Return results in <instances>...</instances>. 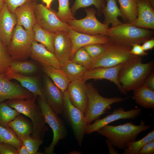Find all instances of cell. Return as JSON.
Returning a JSON list of instances; mask_svg holds the SVG:
<instances>
[{
	"label": "cell",
	"instance_id": "1",
	"mask_svg": "<svg viewBox=\"0 0 154 154\" xmlns=\"http://www.w3.org/2000/svg\"><path fill=\"white\" fill-rule=\"evenodd\" d=\"M154 67L153 60L143 63L141 56H136L123 63L118 74V82L126 92L133 91L145 83Z\"/></svg>",
	"mask_w": 154,
	"mask_h": 154
},
{
	"label": "cell",
	"instance_id": "2",
	"mask_svg": "<svg viewBox=\"0 0 154 154\" xmlns=\"http://www.w3.org/2000/svg\"><path fill=\"white\" fill-rule=\"evenodd\" d=\"M150 125H146L141 120L139 125L131 122L116 126L106 125L98 130L97 133L106 137L114 147L124 149L127 143L135 141L138 135L150 128Z\"/></svg>",
	"mask_w": 154,
	"mask_h": 154
},
{
	"label": "cell",
	"instance_id": "3",
	"mask_svg": "<svg viewBox=\"0 0 154 154\" xmlns=\"http://www.w3.org/2000/svg\"><path fill=\"white\" fill-rule=\"evenodd\" d=\"M37 97L33 96L27 99H9L5 103L29 117L32 121L33 129L31 136L43 140L45 133L48 129L40 109L36 103Z\"/></svg>",
	"mask_w": 154,
	"mask_h": 154
},
{
	"label": "cell",
	"instance_id": "4",
	"mask_svg": "<svg viewBox=\"0 0 154 154\" xmlns=\"http://www.w3.org/2000/svg\"><path fill=\"white\" fill-rule=\"evenodd\" d=\"M153 31L135 26L131 23H122L109 28L108 36L110 41L125 46H131L151 39Z\"/></svg>",
	"mask_w": 154,
	"mask_h": 154
},
{
	"label": "cell",
	"instance_id": "5",
	"mask_svg": "<svg viewBox=\"0 0 154 154\" xmlns=\"http://www.w3.org/2000/svg\"><path fill=\"white\" fill-rule=\"evenodd\" d=\"M86 90L88 105L85 117L88 125L106 113L107 110L111 108V105L121 102L130 98L120 97H104L99 94L98 90L91 82L86 83Z\"/></svg>",
	"mask_w": 154,
	"mask_h": 154
},
{
	"label": "cell",
	"instance_id": "6",
	"mask_svg": "<svg viewBox=\"0 0 154 154\" xmlns=\"http://www.w3.org/2000/svg\"><path fill=\"white\" fill-rule=\"evenodd\" d=\"M34 37L33 30H26L22 26L16 25L13 31L10 45L7 48L12 61L27 60L29 57Z\"/></svg>",
	"mask_w": 154,
	"mask_h": 154
},
{
	"label": "cell",
	"instance_id": "7",
	"mask_svg": "<svg viewBox=\"0 0 154 154\" xmlns=\"http://www.w3.org/2000/svg\"><path fill=\"white\" fill-rule=\"evenodd\" d=\"M104 44L105 50L100 56L93 60L88 70L97 67L116 66L136 56L130 53L132 46H125L111 41Z\"/></svg>",
	"mask_w": 154,
	"mask_h": 154
},
{
	"label": "cell",
	"instance_id": "8",
	"mask_svg": "<svg viewBox=\"0 0 154 154\" xmlns=\"http://www.w3.org/2000/svg\"><path fill=\"white\" fill-rule=\"evenodd\" d=\"M37 102L42 113L47 123L52 128L53 133V139L50 145L44 148V153L54 154L55 147L61 140L65 138L67 135L66 126L62 120L50 107L45 100L37 96Z\"/></svg>",
	"mask_w": 154,
	"mask_h": 154
},
{
	"label": "cell",
	"instance_id": "9",
	"mask_svg": "<svg viewBox=\"0 0 154 154\" xmlns=\"http://www.w3.org/2000/svg\"><path fill=\"white\" fill-rule=\"evenodd\" d=\"M63 112L66 119L70 125L79 145L81 146L88 125L86 121L85 114L74 106L69 99L67 90L64 92Z\"/></svg>",
	"mask_w": 154,
	"mask_h": 154
},
{
	"label": "cell",
	"instance_id": "10",
	"mask_svg": "<svg viewBox=\"0 0 154 154\" xmlns=\"http://www.w3.org/2000/svg\"><path fill=\"white\" fill-rule=\"evenodd\" d=\"M85 10L86 13L85 18L80 19H74L67 22L70 28L81 33L108 36L109 27L97 19L96 11L93 8L86 9Z\"/></svg>",
	"mask_w": 154,
	"mask_h": 154
},
{
	"label": "cell",
	"instance_id": "11",
	"mask_svg": "<svg viewBox=\"0 0 154 154\" xmlns=\"http://www.w3.org/2000/svg\"><path fill=\"white\" fill-rule=\"evenodd\" d=\"M35 13L37 24L48 31L54 33L68 32L70 29L67 23L58 18L56 12L42 4H36Z\"/></svg>",
	"mask_w": 154,
	"mask_h": 154
},
{
	"label": "cell",
	"instance_id": "12",
	"mask_svg": "<svg viewBox=\"0 0 154 154\" xmlns=\"http://www.w3.org/2000/svg\"><path fill=\"white\" fill-rule=\"evenodd\" d=\"M141 111V109L140 108L125 111L123 108L119 107L114 110L111 114L104 118L97 119L93 123L88 125L86 128L85 133L90 134L97 132L102 127L118 120L134 119L140 115Z\"/></svg>",
	"mask_w": 154,
	"mask_h": 154
},
{
	"label": "cell",
	"instance_id": "13",
	"mask_svg": "<svg viewBox=\"0 0 154 154\" xmlns=\"http://www.w3.org/2000/svg\"><path fill=\"white\" fill-rule=\"evenodd\" d=\"M43 91L46 102L58 115L62 114L64 92L46 74L43 77Z\"/></svg>",
	"mask_w": 154,
	"mask_h": 154
},
{
	"label": "cell",
	"instance_id": "14",
	"mask_svg": "<svg viewBox=\"0 0 154 154\" xmlns=\"http://www.w3.org/2000/svg\"><path fill=\"white\" fill-rule=\"evenodd\" d=\"M123 63L112 67H97L87 70L84 73L81 80L85 82L92 79L107 80L114 83L121 93L127 95V92L125 91L118 80L119 72Z\"/></svg>",
	"mask_w": 154,
	"mask_h": 154
},
{
	"label": "cell",
	"instance_id": "15",
	"mask_svg": "<svg viewBox=\"0 0 154 154\" xmlns=\"http://www.w3.org/2000/svg\"><path fill=\"white\" fill-rule=\"evenodd\" d=\"M33 96L31 92L11 82L5 75H0V103L6 100L27 99Z\"/></svg>",
	"mask_w": 154,
	"mask_h": 154
},
{
	"label": "cell",
	"instance_id": "16",
	"mask_svg": "<svg viewBox=\"0 0 154 154\" xmlns=\"http://www.w3.org/2000/svg\"><path fill=\"white\" fill-rule=\"evenodd\" d=\"M67 32L72 44L70 60L76 51L81 47L94 44H104L110 41L108 36L101 35H90L81 33L71 28Z\"/></svg>",
	"mask_w": 154,
	"mask_h": 154
},
{
	"label": "cell",
	"instance_id": "17",
	"mask_svg": "<svg viewBox=\"0 0 154 154\" xmlns=\"http://www.w3.org/2000/svg\"><path fill=\"white\" fill-rule=\"evenodd\" d=\"M17 24L15 13H11L4 3L0 11V39L7 48L10 45L13 31Z\"/></svg>",
	"mask_w": 154,
	"mask_h": 154
},
{
	"label": "cell",
	"instance_id": "18",
	"mask_svg": "<svg viewBox=\"0 0 154 154\" xmlns=\"http://www.w3.org/2000/svg\"><path fill=\"white\" fill-rule=\"evenodd\" d=\"M53 43L54 54L61 65L70 60L72 44L68 32L60 31L54 33Z\"/></svg>",
	"mask_w": 154,
	"mask_h": 154
},
{
	"label": "cell",
	"instance_id": "19",
	"mask_svg": "<svg viewBox=\"0 0 154 154\" xmlns=\"http://www.w3.org/2000/svg\"><path fill=\"white\" fill-rule=\"evenodd\" d=\"M67 91L72 104L85 114L88 105L86 82L81 79L70 82L68 86Z\"/></svg>",
	"mask_w": 154,
	"mask_h": 154
},
{
	"label": "cell",
	"instance_id": "20",
	"mask_svg": "<svg viewBox=\"0 0 154 154\" xmlns=\"http://www.w3.org/2000/svg\"><path fill=\"white\" fill-rule=\"evenodd\" d=\"M137 3V18L131 24L137 27L153 29L154 11L149 0H139Z\"/></svg>",
	"mask_w": 154,
	"mask_h": 154
},
{
	"label": "cell",
	"instance_id": "21",
	"mask_svg": "<svg viewBox=\"0 0 154 154\" xmlns=\"http://www.w3.org/2000/svg\"><path fill=\"white\" fill-rule=\"evenodd\" d=\"M29 57L38 61L61 69V65L54 53L49 51L41 44L33 41L32 42Z\"/></svg>",
	"mask_w": 154,
	"mask_h": 154
},
{
	"label": "cell",
	"instance_id": "22",
	"mask_svg": "<svg viewBox=\"0 0 154 154\" xmlns=\"http://www.w3.org/2000/svg\"><path fill=\"white\" fill-rule=\"evenodd\" d=\"M36 1L26 3L17 8L15 13L17 19V25L23 26L27 30L32 31L36 24L35 13Z\"/></svg>",
	"mask_w": 154,
	"mask_h": 154
},
{
	"label": "cell",
	"instance_id": "23",
	"mask_svg": "<svg viewBox=\"0 0 154 154\" xmlns=\"http://www.w3.org/2000/svg\"><path fill=\"white\" fill-rule=\"evenodd\" d=\"M5 76L9 80L14 79L18 81L22 87L31 92L33 96L40 97L45 100L42 86L37 76L14 74H7Z\"/></svg>",
	"mask_w": 154,
	"mask_h": 154
},
{
	"label": "cell",
	"instance_id": "24",
	"mask_svg": "<svg viewBox=\"0 0 154 154\" xmlns=\"http://www.w3.org/2000/svg\"><path fill=\"white\" fill-rule=\"evenodd\" d=\"M133 91L136 104L144 108L154 109V90L144 83Z\"/></svg>",
	"mask_w": 154,
	"mask_h": 154
},
{
	"label": "cell",
	"instance_id": "25",
	"mask_svg": "<svg viewBox=\"0 0 154 154\" xmlns=\"http://www.w3.org/2000/svg\"><path fill=\"white\" fill-rule=\"evenodd\" d=\"M21 141L31 136L33 130L32 123L24 117L19 115L8 124Z\"/></svg>",
	"mask_w": 154,
	"mask_h": 154
},
{
	"label": "cell",
	"instance_id": "26",
	"mask_svg": "<svg viewBox=\"0 0 154 154\" xmlns=\"http://www.w3.org/2000/svg\"><path fill=\"white\" fill-rule=\"evenodd\" d=\"M39 63L43 72L56 86L63 92L67 90L70 81L61 70L43 63Z\"/></svg>",
	"mask_w": 154,
	"mask_h": 154
},
{
	"label": "cell",
	"instance_id": "27",
	"mask_svg": "<svg viewBox=\"0 0 154 154\" xmlns=\"http://www.w3.org/2000/svg\"><path fill=\"white\" fill-rule=\"evenodd\" d=\"M106 5L102 9L104 16L103 23L107 26L111 25L112 27L122 23L118 18H122V15L117 6L116 0H106Z\"/></svg>",
	"mask_w": 154,
	"mask_h": 154
},
{
	"label": "cell",
	"instance_id": "28",
	"mask_svg": "<svg viewBox=\"0 0 154 154\" xmlns=\"http://www.w3.org/2000/svg\"><path fill=\"white\" fill-rule=\"evenodd\" d=\"M38 70L37 64L32 61L27 60L20 61H12L8 70L5 75L14 74L30 76L36 74L38 72Z\"/></svg>",
	"mask_w": 154,
	"mask_h": 154
},
{
	"label": "cell",
	"instance_id": "29",
	"mask_svg": "<svg viewBox=\"0 0 154 154\" xmlns=\"http://www.w3.org/2000/svg\"><path fill=\"white\" fill-rule=\"evenodd\" d=\"M33 30L34 33V40L40 42L50 52L54 53L53 43L54 33L43 29L37 23Z\"/></svg>",
	"mask_w": 154,
	"mask_h": 154
},
{
	"label": "cell",
	"instance_id": "30",
	"mask_svg": "<svg viewBox=\"0 0 154 154\" xmlns=\"http://www.w3.org/2000/svg\"><path fill=\"white\" fill-rule=\"evenodd\" d=\"M61 70L70 82L81 80L87 68L69 60L61 65Z\"/></svg>",
	"mask_w": 154,
	"mask_h": 154
},
{
	"label": "cell",
	"instance_id": "31",
	"mask_svg": "<svg viewBox=\"0 0 154 154\" xmlns=\"http://www.w3.org/2000/svg\"><path fill=\"white\" fill-rule=\"evenodd\" d=\"M120 9L124 21L131 23L137 18V3L133 0H118Z\"/></svg>",
	"mask_w": 154,
	"mask_h": 154
},
{
	"label": "cell",
	"instance_id": "32",
	"mask_svg": "<svg viewBox=\"0 0 154 154\" xmlns=\"http://www.w3.org/2000/svg\"><path fill=\"white\" fill-rule=\"evenodd\" d=\"M21 114L10 107L5 103H0V125L5 127H9L8 124Z\"/></svg>",
	"mask_w": 154,
	"mask_h": 154
},
{
	"label": "cell",
	"instance_id": "33",
	"mask_svg": "<svg viewBox=\"0 0 154 154\" xmlns=\"http://www.w3.org/2000/svg\"><path fill=\"white\" fill-rule=\"evenodd\" d=\"M154 140V130L150 131L141 139L127 143L123 154H138L142 147L147 143Z\"/></svg>",
	"mask_w": 154,
	"mask_h": 154
},
{
	"label": "cell",
	"instance_id": "34",
	"mask_svg": "<svg viewBox=\"0 0 154 154\" xmlns=\"http://www.w3.org/2000/svg\"><path fill=\"white\" fill-rule=\"evenodd\" d=\"M0 142L10 144L17 149L23 144L14 132L9 127H5L0 125Z\"/></svg>",
	"mask_w": 154,
	"mask_h": 154
},
{
	"label": "cell",
	"instance_id": "35",
	"mask_svg": "<svg viewBox=\"0 0 154 154\" xmlns=\"http://www.w3.org/2000/svg\"><path fill=\"white\" fill-rule=\"evenodd\" d=\"M12 61L7 48L0 39V75L7 72Z\"/></svg>",
	"mask_w": 154,
	"mask_h": 154
},
{
	"label": "cell",
	"instance_id": "36",
	"mask_svg": "<svg viewBox=\"0 0 154 154\" xmlns=\"http://www.w3.org/2000/svg\"><path fill=\"white\" fill-rule=\"evenodd\" d=\"M59 3L58 11L56 14L60 20L66 22L74 19L73 15L69 7V0H58Z\"/></svg>",
	"mask_w": 154,
	"mask_h": 154
},
{
	"label": "cell",
	"instance_id": "37",
	"mask_svg": "<svg viewBox=\"0 0 154 154\" xmlns=\"http://www.w3.org/2000/svg\"><path fill=\"white\" fill-rule=\"evenodd\" d=\"M93 59L83 47L78 49L75 52L71 60L88 68L92 63Z\"/></svg>",
	"mask_w": 154,
	"mask_h": 154
},
{
	"label": "cell",
	"instance_id": "38",
	"mask_svg": "<svg viewBox=\"0 0 154 154\" xmlns=\"http://www.w3.org/2000/svg\"><path fill=\"white\" fill-rule=\"evenodd\" d=\"M93 5L98 10H102L104 5V0H75L71 9L74 15L79 9Z\"/></svg>",
	"mask_w": 154,
	"mask_h": 154
},
{
	"label": "cell",
	"instance_id": "39",
	"mask_svg": "<svg viewBox=\"0 0 154 154\" xmlns=\"http://www.w3.org/2000/svg\"><path fill=\"white\" fill-rule=\"evenodd\" d=\"M22 142L29 154H35L37 153L39 147L43 143V141L30 136L24 139Z\"/></svg>",
	"mask_w": 154,
	"mask_h": 154
},
{
	"label": "cell",
	"instance_id": "40",
	"mask_svg": "<svg viewBox=\"0 0 154 154\" xmlns=\"http://www.w3.org/2000/svg\"><path fill=\"white\" fill-rule=\"evenodd\" d=\"M83 48L88 52L93 60L101 55L105 51V44H90L85 46Z\"/></svg>",
	"mask_w": 154,
	"mask_h": 154
},
{
	"label": "cell",
	"instance_id": "41",
	"mask_svg": "<svg viewBox=\"0 0 154 154\" xmlns=\"http://www.w3.org/2000/svg\"><path fill=\"white\" fill-rule=\"evenodd\" d=\"M37 0H4L9 11L14 13L17 9L26 3L36 1Z\"/></svg>",
	"mask_w": 154,
	"mask_h": 154
},
{
	"label": "cell",
	"instance_id": "42",
	"mask_svg": "<svg viewBox=\"0 0 154 154\" xmlns=\"http://www.w3.org/2000/svg\"><path fill=\"white\" fill-rule=\"evenodd\" d=\"M0 154H17V150L11 145L2 143L0 145Z\"/></svg>",
	"mask_w": 154,
	"mask_h": 154
},
{
	"label": "cell",
	"instance_id": "43",
	"mask_svg": "<svg viewBox=\"0 0 154 154\" xmlns=\"http://www.w3.org/2000/svg\"><path fill=\"white\" fill-rule=\"evenodd\" d=\"M154 140L145 144L140 150L138 154H154Z\"/></svg>",
	"mask_w": 154,
	"mask_h": 154
},
{
	"label": "cell",
	"instance_id": "44",
	"mask_svg": "<svg viewBox=\"0 0 154 154\" xmlns=\"http://www.w3.org/2000/svg\"><path fill=\"white\" fill-rule=\"evenodd\" d=\"M130 53L132 54L139 56L146 55L147 53L144 50L140 44H135L132 46Z\"/></svg>",
	"mask_w": 154,
	"mask_h": 154
},
{
	"label": "cell",
	"instance_id": "45",
	"mask_svg": "<svg viewBox=\"0 0 154 154\" xmlns=\"http://www.w3.org/2000/svg\"><path fill=\"white\" fill-rule=\"evenodd\" d=\"M141 45L144 51H146L152 49L154 47V39L152 38L149 39L143 43Z\"/></svg>",
	"mask_w": 154,
	"mask_h": 154
},
{
	"label": "cell",
	"instance_id": "46",
	"mask_svg": "<svg viewBox=\"0 0 154 154\" xmlns=\"http://www.w3.org/2000/svg\"><path fill=\"white\" fill-rule=\"evenodd\" d=\"M144 83L154 90V71L147 77Z\"/></svg>",
	"mask_w": 154,
	"mask_h": 154
},
{
	"label": "cell",
	"instance_id": "47",
	"mask_svg": "<svg viewBox=\"0 0 154 154\" xmlns=\"http://www.w3.org/2000/svg\"><path fill=\"white\" fill-rule=\"evenodd\" d=\"M106 142L110 154H119L117 151L114 148L113 145L107 139H106Z\"/></svg>",
	"mask_w": 154,
	"mask_h": 154
},
{
	"label": "cell",
	"instance_id": "48",
	"mask_svg": "<svg viewBox=\"0 0 154 154\" xmlns=\"http://www.w3.org/2000/svg\"><path fill=\"white\" fill-rule=\"evenodd\" d=\"M17 154H29V153L24 144L17 149Z\"/></svg>",
	"mask_w": 154,
	"mask_h": 154
},
{
	"label": "cell",
	"instance_id": "49",
	"mask_svg": "<svg viewBox=\"0 0 154 154\" xmlns=\"http://www.w3.org/2000/svg\"><path fill=\"white\" fill-rule=\"evenodd\" d=\"M43 3L46 5V7L49 9L50 8L51 3L53 0H41Z\"/></svg>",
	"mask_w": 154,
	"mask_h": 154
},
{
	"label": "cell",
	"instance_id": "50",
	"mask_svg": "<svg viewBox=\"0 0 154 154\" xmlns=\"http://www.w3.org/2000/svg\"><path fill=\"white\" fill-rule=\"evenodd\" d=\"M4 3V0H0V11Z\"/></svg>",
	"mask_w": 154,
	"mask_h": 154
},
{
	"label": "cell",
	"instance_id": "51",
	"mask_svg": "<svg viewBox=\"0 0 154 154\" xmlns=\"http://www.w3.org/2000/svg\"><path fill=\"white\" fill-rule=\"evenodd\" d=\"M135 2L137 3V2L139 0H133Z\"/></svg>",
	"mask_w": 154,
	"mask_h": 154
},
{
	"label": "cell",
	"instance_id": "52",
	"mask_svg": "<svg viewBox=\"0 0 154 154\" xmlns=\"http://www.w3.org/2000/svg\"><path fill=\"white\" fill-rule=\"evenodd\" d=\"M1 143L0 142V145L1 144Z\"/></svg>",
	"mask_w": 154,
	"mask_h": 154
}]
</instances>
